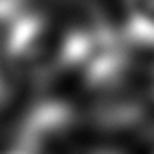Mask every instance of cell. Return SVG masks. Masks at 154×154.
Instances as JSON below:
<instances>
[{
    "instance_id": "1",
    "label": "cell",
    "mask_w": 154,
    "mask_h": 154,
    "mask_svg": "<svg viewBox=\"0 0 154 154\" xmlns=\"http://www.w3.org/2000/svg\"><path fill=\"white\" fill-rule=\"evenodd\" d=\"M128 42L154 48V0H117Z\"/></svg>"
},
{
    "instance_id": "3",
    "label": "cell",
    "mask_w": 154,
    "mask_h": 154,
    "mask_svg": "<svg viewBox=\"0 0 154 154\" xmlns=\"http://www.w3.org/2000/svg\"><path fill=\"white\" fill-rule=\"evenodd\" d=\"M13 154H22V152H13Z\"/></svg>"
},
{
    "instance_id": "2",
    "label": "cell",
    "mask_w": 154,
    "mask_h": 154,
    "mask_svg": "<svg viewBox=\"0 0 154 154\" xmlns=\"http://www.w3.org/2000/svg\"><path fill=\"white\" fill-rule=\"evenodd\" d=\"M96 154H111V152H96Z\"/></svg>"
}]
</instances>
